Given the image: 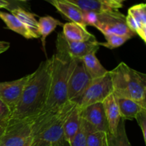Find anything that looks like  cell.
I'll use <instances>...</instances> for the list:
<instances>
[{"label": "cell", "mask_w": 146, "mask_h": 146, "mask_svg": "<svg viewBox=\"0 0 146 146\" xmlns=\"http://www.w3.org/2000/svg\"><path fill=\"white\" fill-rule=\"evenodd\" d=\"M52 59L42 61L29 78L23 89L18 104L9 121L35 119L45 106L51 80Z\"/></svg>", "instance_id": "cell-1"}, {"label": "cell", "mask_w": 146, "mask_h": 146, "mask_svg": "<svg viewBox=\"0 0 146 146\" xmlns=\"http://www.w3.org/2000/svg\"><path fill=\"white\" fill-rule=\"evenodd\" d=\"M51 59L52 68L48 98L45 106L36 117V120H44L54 116L68 102L67 83L72 59L58 53L54 54Z\"/></svg>", "instance_id": "cell-2"}, {"label": "cell", "mask_w": 146, "mask_h": 146, "mask_svg": "<svg viewBox=\"0 0 146 146\" xmlns=\"http://www.w3.org/2000/svg\"><path fill=\"white\" fill-rule=\"evenodd\" d=\"M113 94L128 98L146 108V76L121 62L109 71Z\"/></svg>", "instance_id": "cell-3"}, {"label": "cell", "mask_w": 146, "mask_h": 146, "mask_svg": "<svg viewBox=\"0 0 146 146\" xmlns=\"http://www.w3.org/2000/svg\"><path fill=\"white\" fill-rule=\"evenodd\" d=\"M34 120L8 121L0 146H30L33 140L31 127Z\"/></svg>", "instance_id": "cell-4"}, {"label": "cell", "mask_w": 146, "mask_h": 146, "mask_svg": "<svg viewBox=\"0 0 146 146\" xmlns=\"http://www.w3.org/2000/svg\"><path fill=\"white\" fill-rule=\"evenodd\" d=\"M92 81L82 58H73L67 83V99L76 104Z\"/></svg>", "instance_id": "cell-5"}, {"label": "cell", "mask_w": 146, "mask_h": 146, "mask_svg": "<svg viewBox=\"0 0 146 146\" xmlns=\"http://www.w3.org/2000/svg\"><path fill=\"white\" fill-rule=\"evenodd\" d=\"M95 27L104 36L115 34L131 38L135 35L127 26L125 16L120 12L118 9L98 13V21Z\"/></svg>", "instance_id": "cell-6"}, {"label": "cell", "mask_w": 146, "mask_h": 146, "mask_svg": "<svg viewBox=\"0 0 146 146\" xmlns=\"http://www.w3.org/2000/svg\"><path fill=\"white\" fill-rule=\"evenodd\" d=\"M76 104L68 101L60 111L59 114L46 127L34 137L33 139L41 140L51 144V146H56L61 143L64 139V126L66 118L71 111L74 109Z\"/></svg>", "instance_id": "cell-7"}, {"label": "cell", "mask_w": 146, "mask_h": 146, "mask_svg": "<svg viewBox=\"0 0 146 146\" xmlns=\"http://www.w3.org/2000/svg\"><path fill=\"white\" fill-rule=\"evenodd\" d=\"M113 94V86L110 74L98 79L92 80L90 85L77 101L76 105L81 110L93 105L102 103L108 96Z\"/></svg>", "instance_id": "cell-8"}, {"label": "cell", "mask_w": 146, "mask_h": 146, "mask_svg": "<svg viewBox=\"0 0 146 146\" xmlns=\"http://www.w3.org/2000/svg\"><path fill=\"white\" fill-rule=\"evenodd\" d=\"M99 47V42L96 38L87 41H71L64 36L62 32L58 33L57 36L56 53L71 59L83 58L87 54L96 53Z\"/></svg>", "instance_id": "cell-9"}, {"label": "cell", "mask_w": 146, "mask_h": 146, "mask_svg": "<svg viewBox=\"0 0 146 146\" xmlns=\"http://www.w3.org/2000/svg\"><path fill=\"white\" fill-rule=\"evenodd\" d=\"M30 74L11 81L0 82V99L5 103L11 111L18 104L26 83L29 78Z\"/></svg>", "instance_id": "cell-10"}, {"label": "cell", "mask_w": 146, "mask_h": 146, "mask_svg": "<svg viewBox=\"0 0 146 146\" xmlns=\"http://www.w3.org/2000/svg\"><path fill=\"white\" fill-rule=\"evenodd\" d=\"M81 118L96 131L108 132L102 103L93 104L81 110Z\"/></svg>", "instance_id": "cell-11"}, {"label": "cell", "mask_w": 146, "mask_h": 146, "mask_svg": "<svg viewBox=\"0 0 146 146\" xmlns=\"http://www.w3.org/2000/svg\"><path fill=\"white\" fill-rule=\"evenodd\" d=\"M102 104L108 123V133L111 134H115L118 124L121 120V116L113 94H112L108 96L103 101Z\"/></svg>", "instance_id": "cell-12"}, {"label": "cell", "mask_w": 146, "mask_h": 146, "mask_svg": "<svg viewBox=\"0 0 146 146\" xmlns=\"http://www.w3.org/2000/svg\"><path fill=\"white\" fill-rule=\"evenodd\" d=\"M52 4L61 14L65 16L71 22L79 24L84 28L86 29L83 20L82 11L74 4L64 1V0H45Z\"/></svg>", "instance_id": "cell-13"}, {"label": "cell", "mask_w": 146, "mask_h": 146, "mask_svg": "<svg viewBox=\"0 0 146 146\" xmlns=\"http://www.w3.org/2000/svg\"><path fill=\"white\" fill-rule=\"evenodd\" d=\"M62 34L67 40L71 41H87L96 39L95 36L86 29L74 22L64 24Z\"/></svg>", "instance_id": "cell-14"}, {"label": "cell", "mask_w": 146, "mask_h": 146, "mask_svg": "<svg viewBox=\"0 0 146 146\" xmlns=\"http://www.w3.org/2000/svg\"><path fill=\"white\" fill-rule=\"evenodd\" d=\"M81 121V110L76 105L67 117L64 126V139L69 143L79 130Z\"/></svg>", "instance_id": "cell-15"}, {"label": "cell", "mask_w": 146, "mask_h": 146, "mask_svg": "<svg viewBox=\"0 0 146 146\" xmlns=\"http://www.w3.org/2000/svg\"><path fill=\"white\" fill-rule=\"evenodd\" d=\"M10 11H11V14L15 16L24 24V27L31 33L33 38H40L38 21L36 19L35 15L34 14L27 11L22 7L14 8Z\"/></svg>", "instance_id": "cell-16"}, {"label": "cell", "mask_w": 146, "mask_h": 146, "mask_svg": "<svg viewBox=\"0 0 146 146\" xmlns=\"http://www.w3.org/2000/svg\"><path fill=\"white\" fill-rule=\"evenodd\" d=\"M117 104H118V109L121 118L123 120H133L135 119L138 114L143 109H146L141 106L138 103L135 102L131 99L121 97H116L114 96Z\"/></svg>", "instance_id": "cell-17"}, {"label": "cell", "mask_w": 146, "mask_h": 146, "mask_svg": "<svg viewBox=\"0 0 146 146\" xmlns=\"http://www.w3.org/2000/svg\"><path fill=\"white\" fill-rule=\"evenodd\" d=\"M96 54V53H91L82 58L86 70L92 80L101 78L109 72L98 61Z\"/></svg>", "instance_id": "cell-18"}, {"label": "cell", "mask_w": 146, "mask_h": 146, "mask_svg": "<svg viewBox=\"0 0 146 146\" xmlns=\"http://www.w3.org/2000/svg\"><path fill=\"white\" fill-rule=\"evenodd\" d=\"M0 19L5 23L9 29L17 33L27 39L34 38L31 33L24 27V24L11 13L0 11Z\"/></svg>", "instance_id": "cell-19"}, {"label": "cell", "mask_w": 146, "mask_h": 146, "mask_svg": "<svg viewBox=\"0 0 146 146\" xmlns=\"http://www.w3.org/2000/svg\"><path fill=\"white\" fill-rule=\"evenodd\" d=\"M38 32H39L40 37L41 38V43H42V46L44 47V50L45 51L46 37L50 35L56 29L58 26H64V24L58 19L51 17V16L40 17L38 21Z\"/></svg>", "instance_id": "cell-20"}, {"label": "cell", "mask_w": 146, "mask_h": 146, "mask_svg": "<svg viewBox=\"0 0 146 146\" xmlns=\"http://www.w3.org/2000/svg\"><path fill=\"white\" fill-rule=\"evenodd\" d=\"M64 1L74 4L76 7L79 8L81 11H91L97 13H101L117 9L98 0H64Z\"/></svg>", "instance_id": "cell-21"}, {"label": "cell", "mask_w": 146, "mask_h": 146, "mask_svg": "<svg viewBox=\"0 0 146 146\" xmlns=\"http://www.w3.org/2000/svg\"><path fill=\"white\" fill-rule=\"evenodd\" d=\"M108 146H131L125 131V120L121 118L115 134L107 133Z\"/></svg>", "instance_id": "cell-22"}, {"label": "cell", "mask_w": 146, "mask_h": 146, "mask_svg": "<svg viewBox=\"0 0 146 146\" xmlns=\"http://www.w3.org/2000/svg\"><path fill=\"white\" fill-rule=\"evenodd\" d=\"M83 121L87 130V146H108L106 132L96 131L84 120Z\"/></svg>", "instance_id": "cell-23"}, {"label": "cell", "mask_w": 146, "mask_h": 146, "mask_svg": "<svg viewBox=\"0 0 146 146\" xmlns=\"http://www.w3.org/2000/svg\"><path fill=\"white\" fill-rule=\"evenodd\" d=\"M128 14L132 16L138 25L146 30V5L145 4H139L131 7Z\"/></svg>", "instance_id": "cell-24"}, {"label": "cell", "mask_w": 146, "mask_h": 146, "mask_svg": "<svg viewBox=\"0 0 146 146\" xmlns=\"http://www.w3.org/2000/svg\"><path fill=\"white\" fill-rule=\"evenodd\" d=\"M105 38L106 39V42H99L100 46H103L110 49L120 47L121 46L123 45L128 40L131 39V38L128 36L115 35V34L105 35Z\"/></svg>", "instance_id": "cell-25"}, {"label": "cell", "mask_w": 146, "mask_h": 146, "mask_svg": "<svg viewBox=\"0 0 146 146\" xmlns=\"http://www.w3.org/2000/svg\"><path fill=\"white\" fill-rule=\"evenodd\" d=\"M87 130L83 120L81 121V127L75 136L70 143L71 146H87Z\"/></svg>", "instance_id": "cell-26"}, {"label": "cell", "mask_w": 146, "mask_h": 146, "mask_svg": "<svg viewBox=\"0 0 146 146\" xmlns=\"http://www.w3.org/2000/svg\"><path fill=\"white\" fill-rule=\"evenodd\" d=\"M83 14V20L85 24V25L93 26L95 27L98 21V13L95 11H82Z\"/></svg>", "instance_id": "cell-27"}, {"label": "cell", "mask_w": 146, "mask_h": 146, "mask_svg": "<svg viewBox=\"0 0 146 146\" xmlns=\"http://www.w3.org/2000/svg\"><path fill=\"white\" fill-rule=\"evenodd\" d=\"M138 122V125L141 128V131H142L143 136V139L145 143L146 142V109H143L136 118H135Z\"/></svg>", "instance_id": "cell-28"}, {"label": "cell", "mask_w": 146, "mask_h": 146, "mask_svg": "<svg viewBox=\"0 0 146 146\" xmlns=\"http://www.w3.org/2000/svg\"><path fill=\"white\" fill-rule=\"evenodd\" d=\"M11 115V111L9 107L0 99V121L8 122Z\"/></svg>", "instance_id": "cell-29"}, {"label": "cell", "mask_w": 146, "mask_h": 146, "mask_svg": "<svg viewBox=\"0 0 146 146\" xmlns=\"http://www.w3.org/2000/svg\"><path fill=\"white\" fill-rule=\"evenodd\" d=\"M18 7L14 5L13 4L10 3L9 1L7 0H0V9H7L9 11H11V9L14 8H17Z\"/></svg>", "instance_id": "cell-30"}, {"label": "cell", "mask_w": 146, "mask_h": 146, "mask_svg": "<svg viewBox=\"0 0 146 146\" xmlns=\"http://www.w3.org/2000/svg\"><path fill=\"white\" fill-rule=\"evenodd\" d=\"M98 1H101V2L104 3L106 4H108L110 7H113V8H115L118 9L121 8L123 7L122 4H118V3L115 2V1H113V0H98Z\"/></svg>", "instance_id": "cell-31"}, {"label": "cell", "mask_w": 146, "mask_h": 146, "mask_svg": "<svg viewBox=\"0 0 146 146\" xmlns=\"http://www.w3.org/2000/svg\"><path fill=\"white\" fill-rule=\"evenodd\" d=\"M30 146H51V144L46 141L38 139H33Z\"/></svg>", "instance_id": "cell-32"}, {"label": "cell", "mask_w": 146, "mask_h": 146, "mask_svg": "<svg viewBox=\"0 0 146 146\" xmlns=\"http://www.w3.org/2000/svg\"><path fill=\"white\" fill-rule=\"evenodd\" d=\"M10 43L4 41H0V54L5 52L9 48Z\"/></svg>", "instance_id": "cell-33"}, {"label": "cell", "mask_w": 146, "mask_h": 146, "mask_svg": "<svg viewBox=\"0 0 146 146\" xmlns=\"http://www.w3.org/2000/svg\"><path fill=\"white\" fill-rule=\"evenodd\" d=\"M7 124V122H1V121H0V141H1V138H3V136L4 135Z\"/></svg>", "instance_id": "cell-34"}, {"label": "cell", "mask_w": 146, "mask_h": 146, "mask_svg": "<svg viewBox=\"0 0 146 146\" xmlns=\"http://www.w3.org/2000/svg\"><path fill=\"white\" fill-rule=\"evenodd\" d=\"M56 146H71V145H70L69 143L67 142L66 140H64V141H63L61 143H59L58 145H57Z\"/></svg>", "instance_id": "cell-35"}, {"label": "cell", "mask_w": 146, "mask_h": 146, "mask_svg": "<svg viewBox=\"0 0 146 146\" xmlns=\"http://www.w3.org/2000/svg\"><path fill=\"white\" fill-rule=\"evenodd\" d=\"M7 1H9L10 3H11V4H14V5L17 6V7H20V6H19V4L17 2V1H16V0H7Z\"/></svg>", "instance_id": "cell-36"}, {"label": "cell", "mask_w": 146, "mask_h": 146, "mask_svg": "<svg viewBox=\"0 0 146 146\" xmlns=\"http://www.w3.org/2000/svg\"><path fill=\"white\" fill-rule=\"evenodd\" d=\"M113 1H115V2L118 3V4H122V2L123 1V0H113Z\"/></svg>", "instance_id": "cell-37"}, {"label": "cell", "mask_w": 146, "mask_h": 146, "mask_svg": "<svg viewBox=\"0 0 146 146\" xmlns=\"http://www.w3.org/2000/svg\"><path fill=\"white\" fill-rule=\"evenodd\" d=\"M17 1V0H16ZM18 1H27V0H18Z\"/></svg>", "instance_id": "cell-38"}, {"label": "cell", "mask_w": 146, "mask_h": 146, "mask_svg": "<svg viewBox=\"0 0 146 146\" xmlns=\"http://www.w3.org/2000/svg\"><path fill=\"white\" fill-rule=\"evenodd\" d=\"M123 1H124V0H123Z\"/></svg>", "instance_id": "cell-39"}]
</instances>
